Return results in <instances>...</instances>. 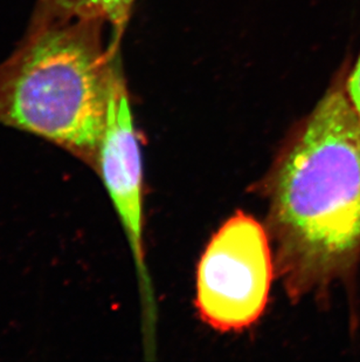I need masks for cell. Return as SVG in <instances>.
I'll return each instance as SVG.
<instances>
[{
  "instance_id": "obj_2",
  "label": "cell",
  "mask_w": 360,
  "mask_h": 362,
  "mask_svg": "<svg viewBox=\"0 0 360 362\" xmlns=\"http://www.w3.org/2000/svg\"><path fill=\"white\" fill-rule=\"evenodd\" d=\"M94 18L32 16L24 38L0 62V124L62 148L95 169L109 100L122 71Z\"/></svg>"
},
{
  "instance_id": "obj_1",
  "label": "cell",
  "mask_w": 360,
  "mask_h": 362,
  "mask_svg": "<svg viewBox=\"0 0 360 362\" xmlns=\"http://www.w3.org/2000/svg\"><path fill=\"white\" fill-rule=\"evenodd\" d=\"M269 233L289 297L347 274L360 252V114L345 81L325 93L269 181Z\"/></svg>"
},
{
  "instance_id": "obj_6",
  "label": "cell",
  "mask_w": 360,
  "mask_h": 362,
  "mask_svg": "<svg viewBox=\"0 0 360 362\" xmlns=\"http://www.w3.org/2000/svg\"><path fill=\"white\" fill-rule=\"evenodd\" d=\"M345 88L351 103L360 114V54L356 65L345 80Z\"/></svg>"
},
{
  "instance_id": "obj_5",
  "label": "cell",
  "mask_w": 360,
  "mask_h": 362,
  "mask_svg": "<svg viewBox=\"0 0 360 362\" xmlns=\"http://www.w3.org/2000/svg\"><path fill=\"white\" fill-rule=\"evenodd\" d=\"M136 0H37L32 16L40 18H94L110 26V46L119 44Z\"/></svg>"
},
{
  "instance_id": "obj_3",
  "label": "cell",
  "mask_w": 360,
  "mask_h": 362,
  "mask_svg": "<svg viewBox=\"0 0 360 362\" xmlns=\"http://www.w3.org/2000/svg\"><path fill=\"white\" fill-rule=\"evenodd\" d=\"M267 230L238 212L215 233L201 257L197 308L217 331H240L265 312L274 277Z\"/></svg>"
},
{
  "instance_id": "obj_4",
  "label": "cell",
  "mask_w": 360,
  "mask_h": 362,
  "mask_svg": "<svg viewBox=\"0 0 360 362\" xmlns=\"http://www.w3.org/2000/svg\"><path fill=\"white\" fill-rule=\"evenodd\" d=\"M95 170L106 187L133 251L137 270L146 281L143 240V165L123 72L116 76L109 100L106 128Z\"/></svg>"
}]
</instances>
